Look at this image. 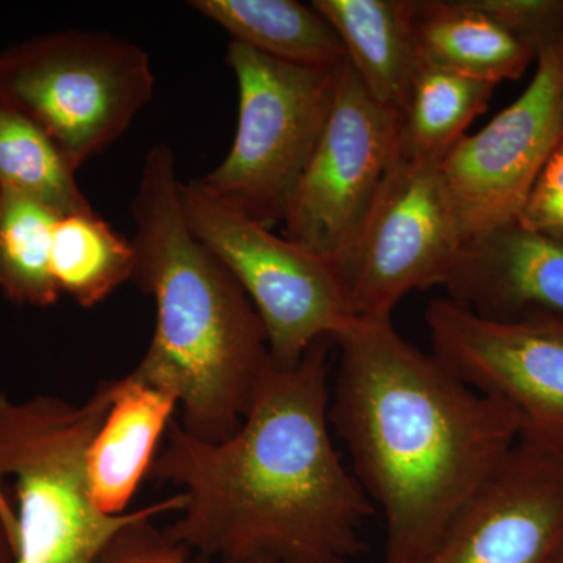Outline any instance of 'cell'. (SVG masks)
Returning a JSON list of instances; mask_svg holds the SVG:
<instances>
[{
  "label": "cell",
  "instance_id": "obj_1",
  "mask_svg": "<svg viewBox=\"0 0 563 563\" xmlns=\"http://www.w3.org/2000/svg\"><path fill=\"white\" fill-rule=\"evenodd\" d=\"M332 344L314 343L291 368L269 361L222 442L169 424L147 477L185 488L165 529L174 542L220 563H347L366 550L376 509L333 443Z\"/></svg>",
  "mask_w": 563,
  "mask_h": 563
},
{
  "label": "cell",
  "instance_id": "obj_2",
  "mask_svg": "<svg viewBox=\"0 0 563 563\" xmlns=\"http://www.w3.org/2000/svg\"><path fill=\"white\" fill-rule=\"evenodd\" d=\"M333 344L332 431L383 514L385 563H415L518 443L520 420L404 339L391 318L358 317Z\"/></svg>",
  "mask_w": 563,
  "mask_h": 563
},
{
  "label": "cell",
  "instance_id": "obj_3",
  "mask_svg": "<svg viewBox=\"0 0 563 563\" xmlns=\"http://www.w3.org/2000/svg\"><path fill=\"white\" fill-rule=\"evenodd\" d=\"M168 144L150 151L133 201L132 280L154 298L150 347L129 376L176 396L181 428L218 443L242 424L269 361L257 310L239 280L192 235Z\"/></svg>",
  "mask_w": 563,
  "mask_h": 563
},
{
  "label": "cell",
  "instance_id": "obj_4",
  "mask_svg": "<svg viewBox=\"0 0 563 563\" xmlns=\"http://www.w3.org/2000/svg\"><path fill=\"white\" fill-rule=\"evenodd\" d=\"M114 384L102 383L81 404L0 393V477H13L18 499L11 563H95L124 526L150 512L151 506L110 517L96 509L88 488V448Z\"/></svg>",
  "mask_w": 563,
  "mask_h": 563
},
{
  "label": "cell",
  "instance_id": "obj_5",
  "mask_svg": "<svg viewBox=\"0 0 563 563\" xmlns=\"http://www.w3.org/2000/svg\"><path fill=\"white\" fill-rule=\"evenodd\" d=\"M150 55L92 32H55L0 54V101L24 114L74 169L111 146L154 92Z\"/></svg>",
  "mask_w": 563,
  "mask_h": 563
},
{
  "label": "cell",
  "instance_id": "obj_6",
  "mask_svg": "<svg viewBox=\"0 0 563 563\" xmlns=\"http://www.w3.org/2000/svg\"><path fill=\"white\" fill-rule=\"evenodd\" d=\"M225 60L239 85V125L228 157L198 184L273 228L324 131L342 65H290L236 41Z\"/></svg>",
  "mask_w": 563,
  "mask_h": 563
},
{
  "label": "cell",
  "instance_id": "obj_7",
  "mask_svg": "<svg viewBox=\"0 0 563 563\" xmlns=\"http://www.w3.org/2000/svg\"><path fill=\"white\" fill-rule=\"evenodd\" d=\"M181 206L192 235L233 274L261 317L269 357L298 365L321 340H335L357 320L342 269L232 203L181 184Z\"/></svg>",
  "mask_w": 563,
  "mask_h": 563
},
{
  "label": "cell",
  "instance_id": "obj_8",
  "mask_svg": "<svg viewBox=\"0 0 563 563\" xmlns=\"http://www.w3.org/2000/svg\"><path fill=\"white\" fill-rule=\"evenodd\" d=\"M401 125L402 114L372 98L344 62L324 131L285 211L284 236L346 273L398 161Z\"/></svg>",
  "mask_w": 563,
  "mask_h": 563
},
{
  "label": "cell",
  "instance_id": "obj_9",
  "mask_svg": "<svg viewBox=\"0 0 563 563\" xmlns=\"http://www.w3.org/2000/svg\"><path fill=\"white\" fill-rule=\"evenodd\" d=\"M424 322L451 373L517 413L521 442L563 455V314L488 320L440 296Z\"/></svg>",
  "mask_w": 563,
  "mask_h": 563
},
{
  "label": "cell",
  "instance_id": "obj_10",
  "mask_svg": "<svg viewBox=\"0 0 563 563\" xmlns=\"http://www.w3.org/2000/svg\"><path fill=\"white\" fill-rule=\"evenodd\" d=\"M463 246L442 161L399 155L344 273L355 314L391 318L409 292L443 287Z\"/></svg>",
  "mask_w": 563,
  "mask_h": 563
},
{
  "label": "cell",
  "instance_id": "obj_11",
  "mask_svg": "<svg viewBox=\"0 0 563 563\" xmlns=\"http://www.w3.org/2000/svg\"><path fill=\"white\" fill-rule=\"evenodd\" d=\"M563 40L540 52L520 98L442 161L444 190L465 244L518 220L563 132Z\"/></svg>",
  "mask_w": 563,
  "mask_h": 563
},
{
  "label": "cell",
  "instance_id": "obj_12",
  "mask_svg": "<svg viewBox=\"0 0 563 563\" xmlns=\"http://www.w3.org/2000/svg\"><path fill=\"white\" fill-rule=\"evenodd\" d=\"M563 540V455L515 444L415 563H553Z\"/></svg>",
  "mask_w": 563,
  "mask_h": 563
},
{
  "label": "cell",
  "instance_id": "obj_13",
  "mask_svg": "<svg viewBox=\"0 0 563 563\" xmlns=\"http://www.w3.org/2000/svg\"><path fill=\"white\" fill-rule=\"evenodd\" d=\"M443 288L488 320L563 314V239L506 222L463 246Z\"/></svg>",
  "mask_w": 563,
  "mask_h": 563
},
{
  "label": "cell",
  "instance_id": "obj_14",
  "mask_svg": "<svg viewBox=\"0 0 563 563\" xmlns=\"http://www.w3.org/2000/svg\"><path fill=\"white\" fill-rule=\"evenodd\" d=\"M177 406L172 393L131 376L117 380L109 412L87 453L88 488L99 512L110 517L128 514Z\"/></svg>",
  "mask_w": 563,
  "mask_h": 563
},
{
  "label": "cell",
  "instance_id": "obj_15",
  "mask_svg": "<svg viewBox=\"0 0 563 563\" xmlns=\"http://www.w3.org/2000/svg\"><path fill=\"white\" fill-rule=\"evenodd\" d=\"M342 41L346 62L377 102L404 114L421 68L417 0H314Z\"/></svg>",
  "mask_w": 563,
  "mask_h": 563
},
{
  "label": "cell",
  "instance_id": "obj_16",
  "mask_svg": "<svg viewBox=\"0 0 563 563\" xmlns=\"http://www.w3.org/2000/svg\"><path fill=\"white\" fill-rule=\"evenodd\" d=\"M421 65L496 85L523 77L536 52L477 9L473 0H417Z\"/></svg>",
  "mask_w": 563,
  "mask_h": 563
},
{
  "label": "cell",
  "instance_id": "obj_17",
  "mask_svg": "<svg viewBox=\"0 0 563 563\" xmlns=\"http://www.w3.org/2000/svg\"><path fill=\"white\" fill-rule=\"evenodd\" d=\"M190 7L274 60L307 68L346 62L339 35L320 11L296 0H192Z\"/></svg>",
  "mask_w": 563,
  "mask_h": 563
},
{
  "label": "cell",
  "instance_id": "obj_18",
  "mask_svg": "<svg viewBox=\"0 0 563 563\" xmlns=\"http://www.w3.org/2000/svg\"><path fill=\"white\" fill-rule=\"evenodd\" d=\"M135 246L96 211L60 217L52 243L51 268L60 295L91 309L135 272Z\"/></svg>",
  "mask_w": 563,
  "mask_h": 563
},
{
  "label": "cell",
  "instance_id": "obj_19",
  "mask_svg": "<svg viewBox=\"0 0 563 563\" xmlns=\"http://www.w3.org/2000/svg\"><path fill=\"white\" fill-rule=\"evenodd\" d=\"M496 85L421 65L402 114L399 155L439 158L485 113Z\"/></svg>",
  "mask_w": 563,
  "mask_h": 563
},
{
  "label": "cell",
  "instance_id": "obj_20",
  "mask_svg": "<svg viewBox=\"0 0 563 563\" xmlns=\"http://www.w3.org/2000/svg\"><path fill=\"white\" fill-rule=\"evenodd\" d=\"M60 214L0 187V290L16 303L51 307L60 298L51 255Z\"/></svg>",
  "mask_w": 563,
  "mask_h": 563
},
{
  "label": "cell",
  "instance_id": "obj_21",
  "mask_svg": "<svg viewBox=\"0 0 563 563\" xmlns=\"http://www.w3.org/2000/svg\"><path fill=\"white\" fill-rule=\"evenodd\" d=\"M76 173L38 125L0 101V187L35 199L60 217L90 213L95 210Z\"/></svg>",
  "mask_w": 563,
  "mask_h": 563
},
{
  "label": "cell",
  "instance_id": "obj_22",
  "mask_svg": "<svg viewBox=\"0 0 563 563\" xmlns=\"http://www.w3.org/2000/svg\"><path fill=\"white\" fill-rule=\"evenodd\" d=\"M184 493L152 504L150 512L124 526L103 548L95 563H188V550L152 525V518L169 510H181Z\"/></svg>",
  "mask_w": 563,
  "mask_h": 563
},
{
  "label": "cell",
  "instance_id": "obj_23",
  "mask_svg": "<svg viewBox=\"0 0 563 563\" xmlns=\"http://www.w3.org/2000/svg\"><path fill=\"white\" fill-rule=\"evenodd\" d=\"M515 38L540 52L563 40V0H473Z\"/></svg>",
  "mask_w": 563,
  "mask_h": 563
},
{
  "label": "cell",
  "instance_id": "obj_24",
  "mask_svg": "<svg viewBox=\"0 0 563 563\" xmlns=\"http://www.w3.org/2000/svg\"><path fill=\"white\" fill-rule=\"evenodd\" d=\"M518 221L563 239V132L537 177Z\"/></svg>",
  "mask_w": 563,
  "mask_h": 563
},
{
  "label": "cell",
  "instance_id": "obj_25",
  "mask_svg": "<svg viewBox=\"0 0 563 563\" xmlns=\"http://www.w3.org/2000/svg\"><path fill=\"white\" fill-rule=\"evenodd\" d=\"M2 484V477H0ZM16 514L11 510L0 485V563H11L16 554Z\"/></svg>",
  "mask_w": 563,
  "mask_h": 563
},
{
  "label": "cell",
  "instance_id": "obj_26",
  "mask_svg": "<svg viewBox=\"0 0 563 563\" xmlns=\"http://www.w3.org/2000/svg\"><path fill=\"white\" fill-rule=\"evenodd\" d=\"M553 563H563V540L561 547H559L558 553H555Z\"/></svg>",
  "mask_w": 563,
  "mask_h": 563
},
{
  "label": "cell",
  "instance_id": "obj_27",
  "mask_svg": "<svg viewBox=\"0 0 563 563\" xmlns=\"http://www.w3.org/2000/svg\"><path fill=\"white\" fill-rule=\"evenodd\" d=\"M562 107H563V85H562Z\"/></svg>",
  "mask_w": 563,
  "mask_h": 563
}]
</instances>
